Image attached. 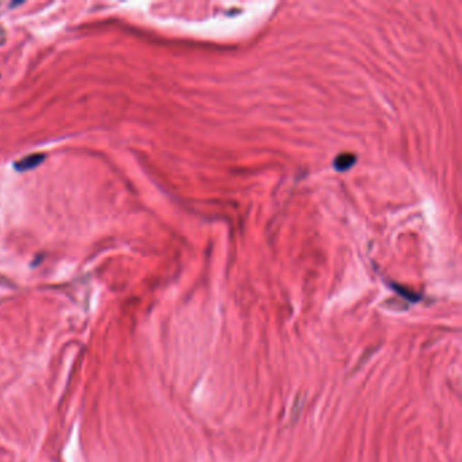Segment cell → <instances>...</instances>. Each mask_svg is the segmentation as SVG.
<instances>
[{"label":"cell","instance_id":"obj_1","mask_svg":"<svg viewBox=\"0 0 462 462\" xmlns=\"http://www.w3.org/2000/svg\"><path fill=\"white\" fill-rule=\"evenodd\" d=\"M45 155L44 153H33V155H28L23 159L18 160L15 163V170L19 173H25V171H30L33 169L38 167L44 160H45Z\"/></svg>","mask_w":462,"mask_h":462},{"label":"cell","instance_id":"obj_2","mask_svg":"<svg viewBox=\"0 0 462 462\" xmlns=\"http://www.w3.org/2000/svg\"><path fill=\"white\" fill-rule=\"evenodd\" d=\"M356 162V157L353 155H349V153H345V155H340L336 160H335V169L339 170V171H346L349 170Z\"/></svg>","mask_w":462,"mask_h":462},{"label":"cell","instance_id":"obj_3","mask_svg":"<svg viewBox=\"0 0 462 462\" xmlns=\"http://www.w3.org/2000/svg\"><path fill=\"white\" fill-rule=\"evenodd\" d=\"M6 38H7V36H6V30L0 26V46L1 45H4V42H6Z\"/></svg>","mask_w":462,"mask_h":462}]
</instances>
